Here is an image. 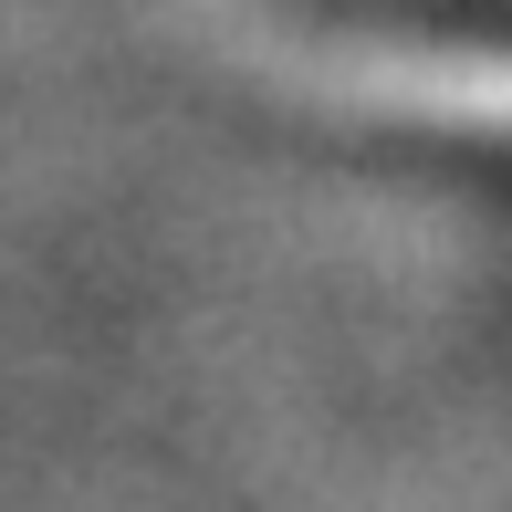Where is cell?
<instances>
[{
  "mask_svg": "<svg viewBox=\"0 0 512 512\" xmlns=\"http://www.w3.org/2000/svg\"><path fill=\"white\" fill-rule=\"evenodd\" d=\"M251 63L314 105L398 115V126H460V136H512V53L471 42H304V32H251Z\"/></svg>",
  "mask_w": 512,
  "mask_h": 512,
  "instance_id": "1",
  "label": "cell"
}]
</instances>
